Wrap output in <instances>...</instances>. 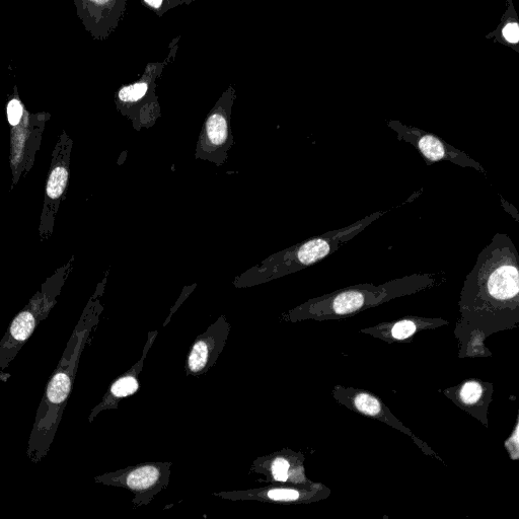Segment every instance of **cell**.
Masks as SVG:
<instances>
[{
    "instance_id": "1",
    "label": "cell",
    "mask_w": 519,
    "mask_h": 519,
    "mask_svg": "<svg viewBox=\"0 0 519 519\" xmlns=\"http://www.w3.org/2000/svg\"><path fill=\"white\" fill-rule=\"evenodd\" d=\"M455 337L460 358L492 356L485 341L519 326V254L513 242L497 235L478 255L460 295Z\"/></svg>"
},
{
    "instance_id": "2",
    "label": "cell",
    "mask_w": 519,
    "mask_h": 519,
    "mask_svg": "<svg viewBox=\"0 0 519 519\" xmlns=\"http://www.w3.org/2000/svg\"><path fill=\"white\" fill-rule=\"evenodd\" d=\"M444 273H415L375 285L358 284L319 296L296 310V320L342 321L396 299L426 291L446 282Z\"/></svg>"
},
{
    "instance_id": "3",
    "label": "cell",
    "mask_w": 519,
    "mask_h": 519,
    "mask_svg": "<svg viewBox=\"0 0 519 519\" xmlns=\"http://www.w3.org/2000/svg\"><path fill=\"white\" fill-rule=\"evenodd\" d=\"M172 463H147L114 473H107L95 479L101 483L113 487L128 489L133 493L134 506L150 504L153 499L167 488Z\"/></svg>"
},
{
    "instance_id": "4",
    "label": "cell",
    "mask_w": 519,
    "mask_h": 519,
    "mask_svg": "<svg viewBox=\"0 0 519 519\" xmlns=\"http://www.w3.org/2000/svg\"><path fill=\"white\" fill-rule=\"evenodd\" d=\"M368 224L369 221H360L349 228L328 233L302 244L286 255L287 268L298 270L323 261L360 233Z\"/></svg>"
},
{
    "instance_id": "5",
    "label": "cell",
    "mask_w": 519,
    "mask_h": 519,
    "mask_svg": "<svg viewBox=\"0 0 519 519\" xmlns=\"http://www.w3.org/2000/svg\"><path fill=\"white\" fill-rule=\"evenodd\" d=\"M449 325V321L441 318L408 316L396 321L383 322L375 327L363 328L359 332L394 344L411 342L419 332L436 330Z\"/></svg>"
},
{
    "instance_id": "6",
    "label": "cell",
    "mask_w": 519,
    "mask_h": 519,
    "mask_svg": "<svg viewBox=\"0 0 519 519\" xmlns=\"http://www.w3.org/2000/svg\"><path fill=\"white\" fill-rule=\"evenodd\" d=\"M494 386L478 379L466 380L458 386L443 391L444 395L469 409L488 406Z\"/></svg>"
},
{
    "instance_id": "7",
    "label": "cell",
    "mask_w": 519,
    "mask_h": 519,
    "mask_svg": "<svg viewBox=\"0 0 519 519\" xmlns=\"http://www.w3.org/2000/svg\"><path fill=\"white\" fill-rule=\"evenodd\" d=\"M70 392V380L64 373L57 374L50 382L47 398L52 405H61L66 401Z\"/></svg>"
},
{
    "instance_id": "8",
    "label": "cell",
    "mask_w": 519,
    "mask_h": 519,
    "mask_svg": "<svg viewBox=\"0 0 519 519\" xmlns=\"http://www.w3.org/2000/svg\"><path fill=\"white\" fill-rule=\"evenodd\" d=\"M207 135L210 142L214 145H221L227 141L228 138V123L221 114H213L209 117L206 123Z\"/></svg>"
},
{
    "instance_id": "9",
    "label": "cell",
    "mask_w": 519,
    "mask_h": 519,
    "mask_svg": "<svg viewBox=\"0 0 519 519\" xmlns=\"http://www.w3.org/2000/svg\"><path fill=\"white\" fill-rule=\"evenodd\" d=\"M35 328V318L29 312L20 314L12 325V336L17 341H25L33 333Z\"/></svg>"
},
{
    "instance_id": "10",
    "label": "cell",
    "mask_w": 519,
    "mask_h": 519,
    "mask_svg": "<svg viewBox=\"0 0 519 519\" xmlns=\"http://www.w3.org/2000/svg\"><path fill=\"white\" fill-rule=\"evenodd\" d=\"M67 179V171L62 167L56 168L50 175L47 184V195L51 199L59 198L66 188Z\"/></svg>"
},
{
    "instance_id": "11",
    "label": "cell",
    "mask_w": 519,
    "mask_h": 519,
    "mask_svg": "<svg viewBox=\"0 0 519 519\" xmlns=\"http://www.w3.org/2000/svg\"><path fill=\"white\" fill-rule=\"evenodd\" d=\"M419 147L423 155L430 161H439L446 155L442 143L433 136L422 137Z\"/></svg>"
},
{
    "instance_id": "12",
    "label": "cell",
    "mask_w": 519,
    "mask_h": 519,
    "mask_svg": "<svg viewBox=\"0 0 519 519\" xmlns=\"http://www.w3.org/2000/svg\"><path fill=\"white\" fill-rule=\"evenodd\" d=\"M208 360V346L205 342H197L189 357V367L191 372L198 373L202 370Z\"/></svg>"
},
{
    "instance_id": "13",
    "label": "cell",
    "mask_w": 519,
    "mask_h": 519,
    "mask_svg": "<svg viewBox=\"0 0 519 519\" xmlns=\"http://www.w3.org/2000/svg\"><path fill=\"white\" fill-rule=\"evenodd\" d=\"M138 389L137 381L132 377L117 381L112 387V394L117 398H124L134 394Z\"/></svg>"
},
{
    "instance_id": "14",
    "label": "cell",
    "mask_w": 519,
    "mask_h": 519,
    "mask_svg": "<svg viewBox=\"0 0 519 519\" xmlns=\"http://www.w3.org/2000/svg\"><path fill=\"white\" fill-rule=\"evenodd\" d=\"M148 85L145 83H138L126 88H123L119 93V99L123 102H136L141 100L147 93Z\"/></svg>"
},
{
    "instance_id": "15",
    "label": "cell",
    "mask_w": 519,
    "mask_h": 519,
    "mask_svg": "<svg viewBox=\"0 0 519 519\" xmlns=\"http://www.w3.org/2000/svg\"><path fill=\"white\" fill-rule=\"evenodd\" d=\"M23 116V106L18 100H12L8 106L9 122L13 126H17Z\"/></svg>"
},
{
    "instance_id": "16",
    "label": "cell",
    "mask_w": 519,
    "mask_h": 519,
    "mask_svg": "<svg viewBox=\"0 0 519 519\" xmlns=\"http://www.w3.org/2000/svg\"><path fill=\"white\" fill-rule=\"evenodd\" d=\"M503 36L510 43H517L519 39V29L516 23H509L503 29Z\"/></svg>"
},
{
    "instance_id": "17",
    "label": "cell",
    "mask_w": 519,
    "mask_h": 519,
    "mask_svg": "<svg viewBox=\"0 0 519 519\" xmlns=\"http://www.w3.org/2000/svg\"><path fill=\"white\" fill-rule=\"evenodd\" d=\"M145 4L154 9H159L163 5V2H145Z\"/></svg>"
}]
</instances>
